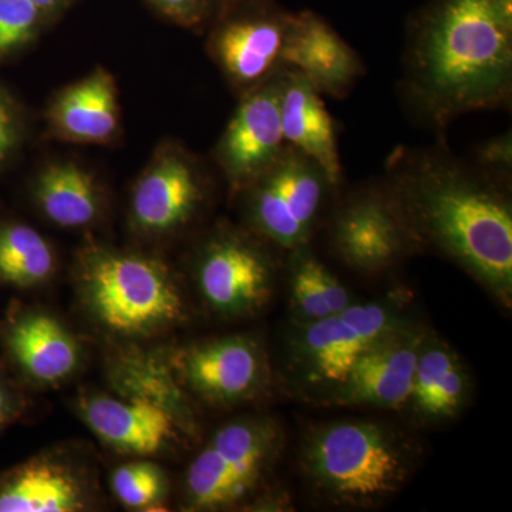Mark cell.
<instances>
[{
	"label": "cell",
	"mask_w": 512,
	"mask_h": 512,
	"mask_svg": "<svg viewBox=\"0 0 512 512\" xmlns=\"http://www.w3.org/2000/svg\"><path fill=\"white\" fill-rule=\"evenodd\" d=\"M477 167L485 173L500 178L507 177L512 167V138L511 133L491 138L481 144L476 151Z\"/></svg>",
	"instance_id": "f1b7e54d"
},
{
	"label": "cell",
	"mask_w": 512,
	"mask_h": 512,
	"mask_svg": "<svg viewBox=\"0 0 512 512\" xmlns=\"http://www.w3.org/2000/svg\"><path fill=\"white\" fill-rule=\"evenodd\" d=\"M274 282L271 256L237 232H221L207 241L195 264L198 293L222 318L254 315L271 299Z\"/></svg>",
	"instance_id": "9c48e42d"
},
{
	"label": "cell",
	"mask_w": 512,
	"mask_h": 512,
	"mask_svg": "<svg viewBox=\"0 0 512 512\" xmlns=\"http://www.w3.org/2000/svg\"><path fill=\"white\" fill-rule=\"evenodd\" d=\"M43 214L63 228L92 224L100 212V194L89 173L74 163L50 165L36 185Z\"/></svg>",
	"instance_id": "603a6c76"
},
{
	"label": "cell",
	"mask_w": 512,
	"mask_h": 512,
	"mask_svg": "<svg viewBox=\"0 0 512 512\" xmlns=\"http://www.w3.org/2000/svg\"><path fill=\"white\" fill-rule=\"evenodd\" d=\"M281 63L302 74L322 96L336 99L346 96L365 73L355 50L313 12L291 13Z\"/></svg>",
	"instance_id": "9a60e30c"
},
{
	"label": "cell",
	"mask_w": 512,
	"mask_h": 512,
	"mask_svg": "<svg viewBox=\"0 0 512 512\" xmlns=\"http://www.w3.org/2000/svg\"><path fill=\"white\" fill-rule=\"evenodd\" d=\"M43 15L32 0H0V52L25 43Z\"/></svg>",
	"instance_id": "4316f807"
},
{
	"label": "cell",
	"mask_w": 512,
	"mask_h": 512,
	"mask_svg": "<svg viewBox=\"0 0 512 512\" xmlns=\"http://www.w3.org/2000/svg\"><path fill=\"white\" fill-rule=\"evenodd\" d=\"M202 201L200 174L187 158L168 153L144 173L134 190L131 215L147 234H168L184 227Z\"/></svg>",
	"instance_id": "ac0fdd59"
},
{
	"label": "cell",
	"mask_w": 512,
	"mask_h": 512,
	"mask_svg": "<svg viewBox=\"0 0 512 512\" xmlns=\"http://www.w3.org/2000/svg\"><path fill=\"white\" fill-rule=\"evenodd\" d=\"M406 82L436 124L505 106L512 93V0H431L413 25Z\"/></svg>",
	"instance_id": "7a4b0ae2"
},
{
	"label": "cell",
	"mask_w": 512,
	"mask_h": 512,
	"mask_svg": "<svg viewBox=\"0 0 512 512\" xmlns=\"http://www.w3.org/2000/svg\"><path fill=\"white\" fill-rule=\"evenodd\" d=\"M426 335L406 320L387 330L359 356L343 383L330 393V402L375 409L407 406Z\"/></svg>",
	"instance_id": "8fae6325"
},
{
	"label": "cell",
	"mask_w": 512,
	"mask_h": 512,
	"mask_svg": "<svg viewBox=\"0 0 512 512\" xmlns=\"http://www.w3.org/2000/svg\"><path fill=\"white\" fill-rule=\"evenodd\" d=\"M291 254L292 302L302 323L328 318L353 305L348 289L306 247Z\"/></svg>",
	"instance_id": "cb8c5ba5"
},
{
	"label": "cell",
	"mask_w": 512,
	"mask_h": 512,
	"mask_svg": "<svg viewBox=\"0 0 512 512\" xmlns=\"http://www.w3.org/2000/svg\"><path fill=\"white\" fill-rule=\"evenodd\" d=\"M291 13L271 0L249 3L221 15L212 36V52L237 86L252 90L282 67V46Z\"/></svg>",
	"instance_id": "7c38bea8"
},
{
	"label": "cell",
	"mask_w": 512,
	"mask_h": 512,
	"mask_svg": "<svg viewBox=\"0 0 512 512\" xmlns=\"http://www.w3.org/2000/svg\"><path fill=\"white\" fill-rule=\"evenodd\" d=\"M55 266L52 247L36 229L22 224L0 228V281L30 288L46 282Z\"/></svg>",
	"instance_id": "d4e9b609"
},
{
	"label": "cell",
	"mask_w": 512,
	"mask_h": 512,
	"mask_svg": "<svg viewBox=\"0 0 512 512\" xmlns=\"http://www.w3.org/2000/svg\"><path fill=\"white\" fill-rule=\"evenodd\" d=\"M282 441L281 427L268 416L222 424L188 467V510H224L244 501L274 464Z\"/></svg>",
	"instance_id": "5b68a950"
},
{
	"label": "cell",
	"mask_w": 512,
	"mask_h": 512,
	"mask_svg": "<svg viewBox=\"0 0 512 512\" xmlns=\"http://www.w3.org/2000/svg\"><path fill=\"white\" fill-rule=\"evenodd\" d=\"M167 359L185 393L212 406L248 402L269 383L265 350L247 335L202 340Z\"/></svg>",
	"instance_id": "ba28073f"
},
{
	"label": "cell",
	"mask_w": 512,
	"mask_h": 512,
	"mask_svg": "<svg viewBox=\"0 0 512 512\" xmlns=\"http://www.w3.org/2000/svg\"><path fill=\"white\" fill-rule=\"evenodd\" d=\"M77 412L107 447L126 456H153L185 434L173 414L143 400L90 394Z\"/></svg>",
	"instance_id": "2e32d148"
},
{
	"label": "cell",
	"mask_w": 512,
	"mask_h": 512,
	"mask_svg": "<svg viewBox=\"0 0 512 512\" xmlns=\"http://www.w3.org/2000/svg\"><path fill=\"white\" fill-rule=\"evenodd\" d=\"M25 409V396L8 377L0 373V433L18 419Z\"/></svg>",
	"instance_id": "f546056e"
},
{
	"label": "cell",
	"mask_w": 512,
	"mask_h": 512,
	"mask_svg": "<svg viewBox=\"0 0 512 512\" xmlns=\"http://www.w3.org/2000/svg\"><path fill=\"white\" fill-rule=\"evenodd\" d=\"M161 13L184 26L201 25L215 12V0H150Z\"/></svg>",
	"instance_id": "83f0119b"
},
{
	"label": "cell",
	"mask_w": 512,
	"mask_h": 512,
	"mask_svg": "<svg viewBox=\"0 0 512 512\" xmlns=\"http://www.w3.org/2000/svg\"><path fill=\"white\" fill-rule=\"evenodd\" d=\"M282 73L284 66L249 90L218 144V161L234 188H247L286 147L281 123Z\"/></svg>",
	"instance_id": "4fadbf2b"
},
{
	"label": "cell",
	"mask_w": 512,
	"mask_h": 512,
	"mask_svg": "<svg viewBox=\"0 0 512 512\" xmlns=\"http://www.w3.org/2000/svg\"><path fill=\"white\" fill-rule=\"evenodd\" d=\"M92 468L72 451L50 450L0 476V512H80L94 505Z\"/></svg>",
	"instance_id": "5bb4252c"
},
{
	"label": "cell",
	"mask_w": 512,
	"mask_h": 512,
	"mask_svg": "<svg viewBox=\"0 0 512 512\" xmlns=\"http://www.w3.org/2000/svg\"><path fill=\"white\" fill-rule=\"evenodd\" d=\"M254 2H259V0H215V12L220 13L221 16L229 10L241 8V6Z\"/></svg>",
	"instance_id": "d6a6232c"
},
{
	"label": "cell",
	"mask_w": 512,
	"mask_h": 512,
	"mask_svg": "<svg viewBox=\"0 0 512 512\" xmlns=\"http://www.w3.org/2000/svg\"><path fill=\"white\" fill-rule=\"evenodd\" d=\"M110 380L121 397L156 404L173 414L185 434L194 433L197 424L190 396L178 383L167 356L128 350L114 359Z\"/></svg>",
	"instance_id": "7402d4cb"
},
{
	"label": "cell",
	"mask_w": 512,
	"mask_h": 512,
	"mask_svg": "<svg viewBox=\"0 0 512 512\" xmlns=\"http://www.w3.org/2000/svg\"><path fill=\"white\" fill-rule=\"evenodd\" d=\"M110 485L117 500L131 510H156L168 493L167 474L151 461L117 467L111 474Z\"/></svg>",
	"instance_id": "484cf974"
},
{
	"label": "cell",
	"mask_w": 512,
	"mask_h": 512,
	"mask_svg": "<svg viewBox=\"0 0 512 512\" xmlns=\"http://www.w3.org/2000/svg\"><path fill=\"white\" fill-rule=\"evenodd\" d=\"M330 245L343 264L366 275L393 268L414 248L399 205L386 185L346 198L330 224Z\"/></svg>",
	"instance_id": "30bf717a"
},
{
	"label": "cell",
	"mask_w": 512,
	"mask_h": 512,
	"mask_svg": "<svg viewBox=\"0 0 512 512\" xmlns=\"http://www.w3.org/2000/svg\"><path fill=\"white\" fill-rule=\"evenodd\" d=\"M281 123L285 143L312 158L333 187H338L342 164L332 116L315 86L286 67L282 73Z\"/></svg>",
	"instance_id": "d6986e66"
},
{
	"label": "cell",
	"mask_w": 512,
	"mask_h": 512,
	"mask_svg": "<svg viewBox=\"0 0 512 512\" xmlns=\"http://www.w3.org/2000/svg\"><path fill=\"white\" fill-rule=\"evenodd\" d=\"M33 3L42 10L45 15H49V13L59 12L60 9H63L64 6L69 5L72 0H32Z\"/></svg>",
	"instance_id": "1f68e13d"
},
{
	"label": "cell",
	"mask_w": 512,
	"mask_h": 512,
	"mask_svg": "<svg viewBox=\"0 0 512 512\" xmlns=\"http://www.w3.org/2000/svg\"><path fill=\"white\" fill-rule=\"evenodd\" d=\"M6 350L23 376L37 386H56L82 362V346L56 316L39 309L16 313L6 325Z\"/></svg>",
	"instance_id": "e0dca14e"
},
{
	"label": "cell",
	"mask_w": 512,
	"mask_h": 512,
	"mask_svg": "<svg viewBox=\"0 0 512 512\" xmlns=\"http://www.w3.org/2000/svg\"><path fill=\"white\" fill-rule=\"evenodd\" d=\"M393 301L353 303L328 318L302 323L291 345L295 375L312 389H338L359 356L403 322Z\"/></svg>",
	"instance_id": "52a82bcc"
},
{
	"label": "cell",
	"mask_w": 512,
	"mask_h": 512,
	"mask_svg": "<svg viewBox=\"0 0 512 512\" xmlns=\"http://www.w3.org/2000/svg\"><path fill=\"white\" fill-rule=\"evenodd\" d=\"M333 188L312 158L286 144L275 163L244 188L249 221L279 248L306 247Z\"/></svg>",
	"instance_id": "8992f818"
},
{
	"label": "cell",
	"mask_w": 512,
	"mask_h": 512,
	"mask_svg": "<svg viewBox=\"0 0 512 512\" xmlns=\"http://www.w3.org/2000/svg\"><path fill=\"white\" fill-rule=\"evenodd\" d=\"M299 461L330 504L370 508L402 490L416 466V448L382 421L333 420L308 430Z\"/></svg>",
	"instance_id": "3957f363"
},
{
	"label": "cell",
	"mask_w": 512,
	"mask_h": 512,
	"mask_svg": "<svg viewBox=\"0 0 512 512\" xmlns=\"http://www.w3.org/2000/svg\"><path fill=\"white\" fill-rule=\"evenodd\" d=\"M57 130L76 141H107L119 126V101L113 77L96 70L63 90L52 107Z\"/></svg>",
	"instance_id": "44dd1931"
},
{
	"label": "cell",
	"mask_w": 512,
	"mask_h": 512,
	"mask_svg": "<svg viewBox=\"0 0 512 512\" xmlns=\"http://www.w3.org/2000/svg\"><path fill=\"white\" fill-rule=\"evenodd\" d=\"M76 279L90 318L119 338H150L184 318L180 288L157 259L92 248L80 258Z\"/></svg>",
	"instance_id": "277c9868"
},
{
	"label": "cell",
	"mask_w": 512,
	"mask_h": 512,
	"mask_svg": "<svg viewBox=\"0 0 512 512\" xmlns=\"http://www.w3.org/2000/svg\"><path fill=\"white\" fill-rule=\"evenodd\" d=\"M468 376L460 357L440 339L426 335L414 370L409 404L424 421L451 419L468 396Z\"/></svg>",
	"instance_id": "ffe728a7"
},
{
	"label": "cell",
	"mask_w": 512,
	"mask_h": 512,
	"mask_svg": "<svg viewBox=\"0 0 512 512\" xmlns=\"http://www.w3.org/2000/svg\"><path fill=\"white\" fill-rule=\"evenodd\" d=\"M16 141H18V126H16L15 114L0 96V161L9 156Z\"/></svg>",
	"instance_id": "4dcf8cb0"
},
{
	"label": "cell",
	"mask_w": 512,
	"mask_h": 512,
	"mask_svg": "<svg viewBox=\"0 0 512 512\" xmlns=\"http://www.w3.org/2000/svg\"><path fill=\"white\" fill-rule=\"evenodd\" d=\"M384 185L414 247L436 249L511 305L512 207L500 178L441 151H397Z\"/></svg>",
	"instance_id": "6da1fadb"
}]
</instances>
